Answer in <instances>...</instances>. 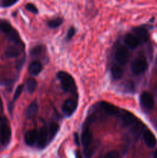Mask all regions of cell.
<instances>
[{
    "label": "cell",
    "instance_id": "6da1fadb",
    "mask_svg": "<svg viewBox=\"0 0 157 158\" xmlns=\"http://www.w3.org/2000/svg\"><path fill=\"white\" fill-rule=\"evenodd\" d=\"M57 77L61 82L62 88L65 92H74L76 90L75 80L70 74L65 71H59L57 73Z\"/></svg>",
    "mask_w": 157,
    "mask_h": 158
},
{
    "label": "cell",
    "instance_id": "7a4b0ae2",
    "mask_svg": "<svg viewBox=\"0 0 157 158\" xmlns=\"http://www.w3.org/2000/svg\"><path fill=\"white\" fill-rule=\"evenodd\" d=\"M147 62L143 57L136 58L133 60V62L131 64V69L135 75H139V74L144 73L147 69Z\"/></svg>",
    "mask_w": 157,
    "mask_h": 158
},
{
    "label": "cell",
    "instance_id": "3957f363",
    "mask_svg": "<svg viewBox=\"0 0 157 158\" xmlns=\"http://www.w3.org/2000/svg\"><path fill=\"white\" fill-rule=\"evenodd\" d=\"M12 137V131L10 127L7 122H3L0 124V143L2 145H7L10 142Z\"/></svg>",
    "mask_w": 157,
    "mask_h": 158
},
{
    "label": "cell",
    "instance_id": "277c9868",
    "mask_svg": "<svg viewBox=\"0 0 157 158\" xmlns=\"http://www.w3.org/2000/svg\"><path fill=\"white\" fill-rule=\"evenodd\" d=\"M129 59V51L127 48L123 46H119L115 51V60L120 65H125Z\"/></svg>",
    "mask_w": 157,
    "mask_h": 158
},
{
    "label": "cell",
    "instance_id": "5b68a950",
    "mask_svg": "<svg viewBox=\"0 0 157 158\" xmlns=\"http://www.w3.org/2000/svg\"><path fill=\"white\" fill-rule=\"evenodd\" d=\"M140 103L141 105L147 110H151L154 107V104H155V101H154V98L148 92H143L140 96Z\"/></svg>",
    "mask_w": 157,
    "mask_h": 158
},
{
    "label": "cell",
    "instance_id": "8992f818",
    "mask_svg": "<svg viewBox=\"0 0 157 158\" xmlns=\"http://www.w3.org/2000/svg\"><path fill=\"white\" fill-rule=\"evenodd\" d=\"M77 108V103L72 99H68L62 105V111L66 116H71Z\"/></svg>",
    "mask_w": 157,
    "mask_h": 158
},
{
    "label": "cell",
    "instance_id": "52a82bcc",
    "mask_svg": "<svg viewBox=\"0 0 157 158\" xmlns=\"http://www.w3.org/2000/svg\"><path fill=\"white\" fill-rule=\"evenodd\" d=\"M48 131L46 127H42L40 131L38 132V137H37V145L38 148L42 149L46 147L47 144L48 140Z\"/></svg>",
    "mask_w": 157,
    "mask_h": 158
},
{
    "label": "cell",
    "instance_id": "ba28073f",
    "mask_svg": "<svg viewBox=\"0 0 157 158\" xmlns=\"http://www.w3.org/2000/svg\"><path fill=\"white\" fill-rule=\"evenodd\" d=\"M119 114L121 121L124 126H130L136 121V118H135V116L131 113L128 112V111L124 110L123 111V113H119Z\"/></svg>",
    "mask_w": 157,
    "mask_h": 158
},
{
    "label": "cell",
    "instance_id": "9c48e42d",
    "mask_svg": "<svg viewBox=\"0 0 157 158\" xmlns=\"http://www.w3.org/2000/svg\"><path fill=\"white\" fill-rule=\"evenodd\" d=\"M124 43L129 48L135 49L139 45L140 41L135 35H133L132 33H128L125 35Z\"/></svg>",
    "mask_w": 157,
    "mask_h": 158
},
{
    "label": "cell",
    "instance_id": "30bf717a",
    "mask_svg": "<svg viewBox=\"0 0 157 158\" xmlns=\"http://www.w3.org/2000/svg\"><path fill=\"white\" fill-rule=\"evenodd\" d=\"M100 106L109 115H119L120 113L119 109L118 107L114 106L113 104L107 103V102H101Z\"/></svg>",
    "mask_w": 157,
    "mask_h": 158
},
{
    "label": "cell",
    "instance_id": "8fae6325",
    "mask_svg": "<svg viewBox=\"0 0 157 158\" xmlns=\"http://www.w3.org/2000/svg\"><path fill=\"white\" fill-rule=\"evenodd\" d=\"M143 140L145 143L149 148H154L156 144V138L154 136V134L151 132L149 130H145L143 132Z\"/></svg>",
    "mask_w": 157,
    "mask_h": 158
},
{
    "label": "cell",
    "instance_id": "7c38bea8",
    "mask_svg": "<svg viewBox=\"0 0 157 158\" xmlns=\"http://www.w3.org/2000/svg\"><path fill=\"white\" fill-rule=\"evenodd\" d=\"M38 137V131L36 129L31 130L28 131L25 135V142L28 146H33L37 140Z\"/></svg>",
    "mask_w": 157,
    "mask_h": 158
},
{
    "label": "cell",
    "instance_id": "4fadbf2b",
    "mask_svg": "<svg viewBox=\"0 0 157 158\" xmlns=\"http://www.w3.org/2000/svg\"><path fill=\"white\" fill-rule=\"evenodd\" d=\"M133 32H135V35L138 37L140 42L146 43L149 40V35L147 29L144 27H136L133 29Z\"/></svg>",
    "mask_w": 157,
    "mask_h": 158
},
{
    "label": "cell",
    "instance_id": "5bb4252c",
    "mask_svg": "<svg viewBox=\"0 0 157 158\" xmlns=\"http://www.w3.org/2000/svg\"><path fill=\"white\" fill-rule=\"evenodd\" d=\"M82 143L83 146L86 147L89 146L92 142V134L89 128H86L83 130V133H82V137H81Z\"/></svg>",
    "mask_w": 157,
    "mask_h": 158
},
{
    "label": "cell",
    "instance_id": "9a60e30c",
    "mask_svg": "<svg viewBox=\"0 0 157 158\" xmlns=\"http://www.w3.org/2000/svg\"><path fill=\"white\" fill-rule=\"evenodd\" d=\"M42 64L38 61H34L29 65V70L32 75H38L42 70Z\"/></svg>",
    "mask_w": 157,
    "mask_h": 158
},
{
    "label": "cell",
    "instance_id": "2e32d148",
    "mask_svg": "<svg viewBox=\"0 0 157 158\" xmlns=\"http://www.w3.org/2000/svg\"><path fill=\"white\" fill-rule=\"evenodd\" d=\"M111 75L114 80H119L123 75V69H122L121 66H118V65H112L111 67Z\"/></svg>",
    "mask_w": 157,
    "mask_h": 158
},
{
    "label": "cell",
    "instance_id": "e0dca14e",
    "mask_svg": "<svg viewBox=\"0 0 157 158\" xmlns=\"http://www.w3.org/2000/svg\"><path fill=\"white\" fill-rule=\"evenodd\" d=\"M38 104L35 101L32 102L29 106H28L26 111V115L28 118H32V117H35L36 115L37 112H38Z\"/></svg>",
    "mask_w": 157,
    "mask_h": 158
},
{
    "label": "cell",
    "instance_id": "ac0fdd59",
    "mask_svg": "<svg viewBox=\"0 0 157 158\" xmlns=\"http://www.w3.org/2000/svg\"><path fill=\"white\" fill-rule=\"evenodd\" d=\"M5 55L8 58H16L20 55V50L15 46H9L5 52Z\"/></svg>",
    "mask_w": 157,
    "mask_h": 158
},
{
    "label": "cell",
    "instance_id": "d6986e66",
    "mask_svg": "<svg viewBox=\"0 0 157 158\" xmlns=\"http://www.w3.org/2000/svg\"><path fill=\"white\" fill-rule=\"evenodd\" d=\"M37 87V82L34 78L28 79L26 81V89L29 94H32L35 92Z\"/></svg>",
    "mask_w": 157,
    "mask_h": 158
},
{
    "label": "cell",
    "instance_id": "ffe728a7",
    "mask_svg": "<svg viewBox=\"0 0 157 158\" xmlns=\"http://www.w3.org/2000/svg\"><path fill=\"white\" fill-rule=\"evenodd\" d=\"M58 129H59V126L57 123H52L49 125V132H48V137H49V140H51L52 139H53V137L58 131Z\"/></svg>",
    "mask_w": 157,
    "mask_h": 158
},
{
    "label": "cell",
    "instance_id": "44dd1931",
    "mask_svg": "<svg viewBox=\"0 0 157 158\" xmlns=\"http://www.w3.org/2000/svg\"><path fill=\"white\" fill-rule=\"evenodd\" d=\"M0 29H1L2 32H4L6 35H8L13 29V28H12V26L8 22H2L0 24Z\"/></svg>",
    "mask_w": 157,
    "mask_h": 158
},
{
    "label": "cell",
    "instance_id": "7402d4cb",
    "mask_svg": "<svg viewBox=\"0 0 157 158\" xmlns=\"http://www.w3.org/2000/svg\"><path fill=\"white\" fill-rule=\"evenodd\" d=\"M62 23V18H55L53 19H51L48 22V26L50 28L55 29V28L58 27Z\"/></svg>",
    "mask_w": 157,
    "mask_h": 158
},
{
    "label": "cell",
    "instance_id": "603a6c76",
    "mask_svg": "<svg viewBox=\"0 0 157 158\" xmlns=\"http://www.w3.org/2000/svg\"><path fill=\"white\" fill-rule=\"evenodd\" d=\"M43 50V47L42 46H37L32 48L31 50V55L32 56H38L42 53Z\"/></svg>",
    "mask_w": 157,
    "mask_h": 158
},
{
    "label": "cell",
    "instance_id": "cb8c5ba5",
    "mask_svg": "<svg viewBox=\"0 0 157 158\" xmlns=\"http://www.w3.org/2000/svg\"><path fill=\"white\" fill-rule=\"evenodd\" d=\"M23 90V85H19V86H17L16 88V90H15V94H14V97H13V100H12V103H14V102L15 101V100H17V99L19 97V96L21 95L22 92Z\"/></svg>",
    "mask_w": 157,
    "mask_h": 158
},
{
    "label": "cell",
    "instance_id": "d4e9b609",
    "mask_svg": "<svg viewBox=\"0 0 157 158\" xmlns=\"http://www.w3.org/2000/svg\"><path fill=\"white\" fill-rule=\"evenodd\" d=\"M75 33V28H74V27H70V28H69V30H68L67 35H66V41H69V40H70L71 39H72V37L74 36Z\"/></svg>",
    "mask_w": 157,
    "mask_h": 158
},
{
    "label": "cell",
    "instance_id": "484cf974",
    "mask_svg": "<svg viewBox=\"0 0 157 158\" xmlns=\"http://www.w3.org/2000/svg\"><path fill=\"white\" fill-rule=\"evenodd\" d=\"M26 9L32 13H38V9L36 8V6H34L32 3H28L26 6Z\"/></svg>",
    "mask_w": 157,
    "mask_h": 158
},
{
    "label": "cell",
    "instance_id": "4316f807",
    "mask_svg": "<svg viewBox=\"0 0 157 158\" xmlns=\"http://www.w3.org/2000/svg\"><path fill=\"white\" fill-rule=\"evenodd\" d=\"M18 0H4L2 2V6L4 7H9L11 6H13L15 3H16Z\"/></svg>",
    "mask_w": 157,
    "mask_h": 158
},
{
    "label": "cell",
    "instance_id": "83f0119b",
    "mask_svg": "<svg viewBox=\"0 0 157 158\" xmlns=\"http://www.w3.org/2000/svg\"><path fill=\"white\" fill-rule=\"evenodd\" d=\"M119 157V154L116 151H111L105 155V158H118Z\"/></svg>",
    "mask_w": 157,
    "mask_h": 158
},
{
    "label": "cell",
    "instance_id": "f1b7e54d",
    "mask_svg": "<svg viewBox=\"0 0 157 158\" xmlns=\"http://www.w3.org/2000/svg\"><path fill=\"white\" fill-rule=\"evenodd\" d=\"M74 138H75V143L78 146V145H79V141H78V135H77V134H75V135H74Z\"/></svg>",
    "mask_w": 157,
    "mask_h": 158
},
{
    "label": "cell",
    "instance_id": "f546056e",
    "mask_svg": "<svg viewBox=\"0 0 157 158\" xmlns=\"http://www.w3.org/2000/svg\"><path fill=\"white\" fill-rule=\"evenodd\" d=\"M5 121H6V119H4V118H0V124H2V123L3 122H5Z\"/></svg>",
    "mask_w": 157,
    "mask_h": 158
},
{
    "label": "cell",
    "instance_id": "4dcf8cb0",
    "mask_svg": "<svg viewBox=\"0 0 157 158\" xmlns=\"http://www.w3.org/2000/svg\"><path fill=\"white\" fill-rule=\"evenodd\" d=\"M153 157H155V158H157V150H156V151H155V152L154 153V155H153Z\"/></svg>",
    "mask_w": 157,
    "mask_h": 158
}]
</instances>
